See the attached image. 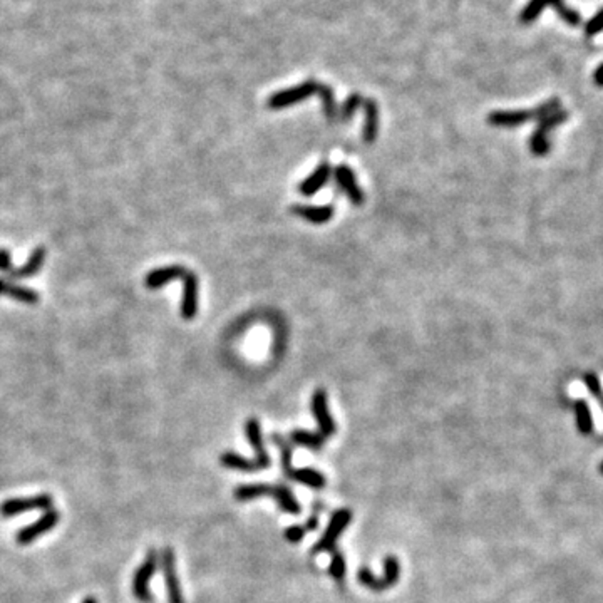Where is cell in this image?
<instances>
[{"mask_svg": "<svg viewBox=\"0 0 603 603\" xmlns=\"http://www.w3.org/2000/svg\"><path fill=\"white\" fill-rule=\"evenodd\" d=\"M312 413L315 415L319 431L317 433H307V431L295 429L290 434V444L295 446L307 447L312 451H320L325 441L337 433V424L329 413L327 393L324 389H317L312 397Z\"/></svg>", "mask_w": 603, "mask_h": 603, "instance_id": "6da1fadb", "label": "cell"}, {"mask_svg": "<svg viewBox=\"0 0 603 603\" xmlns=\"http://www.w3.org/2000/svg\"><path fill=\"white\" fill-rule=\"evenodd\" d=\"M233 496L236 501H250L268 496V498H274L276 501V504L283 513H288V515L293 516L302 513L299 501L295 499L290 488L285 486V484H242V486L236 488Z\"/></svg>", "mask_w": 603, "mask_h": 603, "instance_id": "7a4b0ae2", "label": "cell"}, {"mask_svg": "<svg viewBox=\"0 0 603 603\" xmlns=\"http://www.w3.org/2000/svg\"><path fill=\"white\" fill-rule=\"evenodd\" d=\"M401 578V563L394 555L384 558V575L376 577L367 566H362L357 572V581L361 585L367 586L372 592H386L387 588L394 586Z\"/></svg>", "mask_w": 603, "mask_h": 603, "instance_id": "3957f363", "label": "cell"}, {"mask_svg": "<svg viewBox=\"0 0 603 603\" xmlns=\"http://www.w3.org/2000/svg\"><path fill=\"white\" fill-rule=\"evenodd\" d=\"M550 6L556 10V14L568 24L570 27H577L581 24V15L577 10L570 9L563 0H529L524 6V9L520 12V22L521 24H531L533 20L540 17L541 10Z\"/></svg>", "mask_w": 603, "mask_h": 603, "instance_id": "277c9868", "label": "cell"}, {"mask_svg": "<svg viewBox=\"0 0 603 603\" xmlns=\"http://www.w3.org/2000/svg\"><path fill=\"white\" fill-rule=\"evenodd\" d=\"M158 565H160V553L156 552V548H149L146 553L144 560L140 565V568L136 570L133 577V595L141 602H151L153 600V595L149 592V584L153 580L154 573H156Z\"/></svg>", "mask_w": 603, "mask_h": 603, "instance_id": "5b68a950", "label": "cell"}, {"mask_svg": "<svg viewBox=\"0 0 603 603\" xmlns=\"http://www.w3.org/2000/svg\"><path fill=\"white\" fill-rule=\"evenodd\" d=\"M54 508V498L49 493L42 495L27 496V498H12L6 499L0 504V516L3 518H14V516L24 515L28 511H49Z\"/></svg>", "mask_w": 603, "mask_h": 603, "instance_id": "8992f818", "label": "cell"}, {"mask_svg": "<svg viewBox=\"0 0 603 603\" xmlns=\"http://www.w3.org/2000/svg\"><path fill=\"white\" fill-rule=\"evenodd\" d=\"M44 260H46V248L39 247L32 251L31 258H28L22 267L15 268L12 267L9 251L0 248V272H3V274L7 275V279L10 280L28 279V276L35 275L38 272H40V268H42Z\"/></svg>", "mask_w": 603, "mask_h": 603, "instance_id": "52a82bcc", "label": "cell"}, {"mask_svg": "<svg viewBox=\"0 0 603 603\" xmlns=\"http://www.w3.org/2000/svg\"><path fill=\"white\" fill-rule=\"evenodd\" d=\"M350 521H352V511H350L349 508H340L339 511L333 513L327 529H325L324 535H322L320 540L317 541L315 547H313L312 555L315 556L319 555V553H324V552L330 553L332 550H336L337 540H339L342 531L349 527Z\"/></svg>", "mask_w": 603, "mask_h": 603, "instance_id": "ba28073f", "label": "cell"}, {"mask_svg": "<svg viewBox=\"0 0 603 603\" xmlns=\"http://www.w3.org/2000/svg\"><path fill=\"white\" fill-rule=\"evenodd\" d=\"M317 84L319 83H317L315 79H307L302 84L295 85V88L275 92V94L268 97L267 106L270 109H274V111H276V109H283V108H288V106L299 104L304 99H307V97L315 96Z\"/></svg>", "mask_w": 603, "mask_h": 603, "instance_id": "9c48e42d", "label": "cell"}, {"mask_svg": "<svg viewBox=\"0 0 603 603\" xmlns=\"http://www.w3.org/2000/svg\"><path fill=\"white\" fill-rule=\"evenodd\" d=\"M160 565L165 575L166 590H168L170 603H185V597L181 592V584L176 570V553L171 547H165L160 553Z\"/></svg>", "mask_w": 603, "mask_h": 603, "instance_id": "30bf717a", "label": "cell"}, {"mask_svg": "<svg viewBox=\"0 0 603 603\" xmlns=\"http://www.w3.org/2000/svg\"><path fill=\"white\" fill-rule=\"evenodd\" d=\"M59 520H60V513L57 511L56 508L49 509V511H44L42 515H40V518L35 520L34 523L19 529L17 535H15V541H17V545H22V547L34 543L38 538L46 535V533L51 531V529H54L57 527V523H59Z\"/></svg>", "mask_w": 603, "mask_h": 603, "instance_id": "8fae6325", "label": "cell"}, {"mask_svg": "<svg viewBox=\"0 0 603 603\" xmlns=\"http://www.w3.org/2000/svg\"><path fill=\"white\" fill-rule=\"evenodd\" d=\"M568 119V113L566 111H556L550 116L543 117V119L538 121V126L533 133L531 140H529V149L535 156H545L550 151V142L547 140V134L552 131L553 128L560 126L561 123Z\"/></svg>", "mask_w": 603, "mask_h": 603, "instance_id": "7c38bea8", "label": "cell"}, {"mask_svg": "<svg viewBox=\"0 0 603 603\" xmlns=\"http://www.w3.org/2000/svg\"><path fill=\"white\" fill-rule=\"evenodd\" d=\"M245 434H247L248 441H250V444H251V447H254V451H255V459L251 461L254 472L270 468L272 466V458L263 446L262 426H260L258 419H255V418L248 419L247 424H245Z\"/></svg>", "mask_w": 603, "mask_h": 603, "instance_id": "4fadbf2b", "label": "cell"}, {"mask_svg": "<svg viewBox=\"0 0 603 603\" xmlns=\"http://www.w3.org/2000/svg\"><path fill=\"white\" fill-rule=\"evenodd\" d=\"M185 280V290H183V302H181V317L190 320L197 315L198 312V276L193 272L186 268L185 274L181 275Z\"/></svg>", "mask_w": 603, "mask_h": 603, "instance_id": "5bb4252c", "label": "cell"}, {"mask_svg": "<svg viewBox=\"0 0 603 603\" xmlns=\"http://www.w3.org/2000/svg\"><path fill=\"white\" fill-rule=\"evenodd\" d=\"M333 178H336L339 188L344 191L350 201H352V205L361 206L362 203H364V191L358 188L356 176H354V171L350 170L349 166H337V168L333 170Z\"/></svg>", "mask_w": 603, "mask_h": 603, "instance_id": "9a60e30c", "label": "cell"}, {"mask_svg": "<svg viewBox=\"0 0 603 603\" xmlns=\"http://www.w3.org/2000/svg\"><path fill=\"white\" fill-rule=\"evenodd\" d=\"M538 119L536 109L531 111H523V109H516V111H493L488 116V123L496 128H516L529 121Z\"/></svg>", "mask_w": 603, "mask_h": 603, "instance_id": "2e32d148", "label": "cell"}, {"mask_svg": "<svg viewBox=\"0 0 603 603\" xmlns=\"http://www.w3.org/2000/svg\"><path fill=\"white\" fill-rule=\"evenodd\" d=\"M185 270L186 268L181 267V265H170V267L156 268V270L149 272V274L146 275L144 285L151 288V290H156V288L165 287L171 280L179 279V276L185 274Z\"/></svg>", "mask_w": 603, "mask_h": 603, "instance_id": "e0dca14e", "label": "cell"}, {"mask_svg": "<svg viewBox=\"0 0 603 603\" xmlns=\"http://www.w3.org/2000/svg\"><path fill=\"white\" fill-rule=\"evenodd\" d=\"M330 173H332V170H330L329 163L327 161L320 163L319 168L313 171V173L307 179H304V181L300 183V186H299L300 193L304 195V197H312V195H315L317 191H319L322 186H324L325 183L329 181Z\"/></svg>", "mask_w": 603, "mask_h": 603, "instance_id": "ac0fdd59", "label": "cell"}, {"mask_svg": "<svg viewBox=\"0 0 603 603\" xmlns=\"http://www.w3.org/2000/svg\"><path fill=\"white\" fill-rule=\"evenodd\" d=\"M293 213L297 217L304 218L305 222L313 223V225H324L332 220L333 217V208L330 205L325 206H293Z\"/></svg>", "mask_w": 603, "mask_h": 603, "instance_id": "d6986e66", "label": "cell"}, {"mask_svg": "<svg viewBox=\"0 0 603 603\" xmlns=\"http://www.w3.org/2000/svg\"><path fill=\"white\" fill-rule=\"evenodd\" d=\"M362 109L365 111V124H364V133H362V138H364V141L367 142V144H370V142L376 141V138H377L379 108H377L376 101L365 97Z\"/></svg>", "mask_w": 603, "mask_h": 603, "instance_id": "ffe728a7", "label": "cell"}, {"mask_svg": "<svg viewBox=\"0 0 603 603\" xmlns=\"http://www.w3.org/2000/svg\"><path fill=\"white\" fill-rule=\"evenodd\" d=\"M288 479L299 481V483L304 484V486L312 488V490H324L325 484H327L325 476L322 474L320 471L313 470V468H299V470L293 468Z\"/></svg>", "mask_w": 603, "mask_h": 603, "instance_id": "44dd1931", "label": "cell"}, {"mask_svg": "<svg viewBox=\"0 0 603 603\" xmlns=\"http://www.w3.org/2000/svg\"><path fill=\"white\" fill-rule=\"evenodd\" d=\"M0 295L12 297V299L19 302H26V304H38L39 302V293L32 288L20 287V285L10 283L9 280L0 279Z\"/></svg>", "mask_w": 603, "mask_h": 603, "instance_id": "7402d4cb", "label": "cell"}, {"mask_svg": "<svg viewBox=\"0 0 603 603\" xmlns=\"http://www.w3.org/2000/svg\"><path fill=\"white\" fill-rule=\"evenodd\" d=\"M317 96L322 99V108H324V114L327 117V121L333 123L336 119H339V106L336 103V94H333L332 88L327 84H317Z\"/></svg>", "mask_w": 603, "mask_h": 603, "instance_id": "603a6c76", "label": "cell"}, {"mask_svg": "<svg viewBox=\"0 0 603 603\" xmlns=\"http://www.w3.org/2000/svg\"><path fill=\"white\" fill-rule=\"evenodd\" d=\"M272 441L276 447L280 449V464H282V471L283 474L290 476V472L293 471L292 466V444L287 441V439L282 438L280 434H272Z\"/></svg>", "mask_w": 603, "mask_h": 603, "instance_id": "cb8c5ba5", "label": "cell"}, {"mask_svg": "<svg viewBox=\"0 0 603 603\" xmlns=\"http://www.w3.org/2000/svg\"><path fill=\"white\" fill-rule=\"evenodd\" d=\"M575 414H577V424L581 434L588 436L593 433V418L590 413V407L584 399L575 402Z\"/></svg>", "mask_w": 603, "mask_h": 603, "instance_id": "d4e9b609", "label": "cell"}, {"mask_svg": "<svg viewBox=\"0 0 603 603\" xmlns=\"http://www.w3.org/2000/svg\"><path fill=\"white\" fill-rule=\"evenodd\" d=\"M364 101H365V97L358 94V92H354V94H350L347 99H345V103L342 104V108H339V121H342V123L349 121L350 117L354 116V113H356L358 108H362V106H364Z\"/></svg>", "mask_w": 603, "mask_h": 603, "instance_id": "484cf974", "label": "cell"}, {"mask_svg": "<svg viewBox=\"0 0 603 603\" xmlns=\"http://www.w3.org/2000/svg\"><path fill=\"white\" fill-rule=\"evenodd\" d=\"M330 553H332V561H330V566H329L330 577H332L336 581H342L345 577V572H347L345 558L340 552H337V550H332Z\"/></svg>", "mask_w": 603, "mask_h": 603, "instance_id": "4316f807", "label": "cell"}, {"mask_svg": "<svg viewBox=\"0 0 603 603\" xmlns=\"http://www.w3.org/2000/svg\"><path fill=\"white\" fill-rule=\"evenodd\" d=\"M603 31V9H600L597 12V14L593 15L592 19L586 22L585 26V35L586 38H593V35H597L598 32Z\"/></svg>", "mask_w": 603, "mask_h": 603, "instance_id": "83f0119b", "label": "cell"}, {"mask_svg": "<svg viewBox=\"0 0 603 603\" xmlns=\"http://www.w3.org/2000/svg\"><path fill=\"white\" fill-rule=\"evenodd\" d=\"M305 528L300 527V524H293V527H288L285 529V540L288 541V543H300L302 540H304L305 536Z\"/></svg>", "mask_w": 603, "mask_h": 603, "instance_id": "f1b7e54d", "label": "cell"}, {"mask_svg": "<svg viewBox=\"0 0 603 603\" xmlns=\"http://www.w3.org/2000/svg\"><path fill=\"white\" fill-rule=\"evenodd\" d=\"M584 382L586 386V389L590 390V393L593 394V396L600 397L602 396V387H600V381H598V377L595 376L593 372H588L584 376Z\"/></svg>", "mask_w": 603, "mask_h": 603, "instance_id": "f546056e", "label": "cell"}, {"mask_svg": "<svg viewBox=\"0 0 603 603\" xmlns=\"http://www.w3.org/2000/svg\"><path fill=\"white\" fill-rule=\"evenodd\" d=\"M319 513H320V509L315 508V511L312 513L311 518L307 520V524L304 527L305 531H313V529H317V527H319Z\"/></svg>", "mask_w": 603, "mask_h": 603, "instance_id": "4dcf8cb0", "label": "cell"}, {"mask_svg": "<svg viewBox=\"0 0 603 603\" xmlns=\"http://www.w3.org/2000/svg\"><path fill=\"white\" fill-rule=\"evenodd\" d=\"M593 81H595V84L598 85V88H603V63L597 69H595Z\"/></svg>", "mask_w": 603, "mask_h": 603, "instance_id": "1f68e13d", "label": "cell"}, {"mask_svg": "<svg viewBox=\"0 0 603 603\" xmlns=\"http://www.w3.org/2000/svg\"><path fill=\"white\" fill-rule=\"evenodd\" d=\"M83 603H97V598L96 597H85Z\"/></svg>", "mask_w": 603, "mask_h": 603, "instance_id": "d6a6232c", "label": "cell"}, {"mask_svg": "<svg viewBox=\"0 0 603 603\" xmlns=\"http://www.w3.org/2000/svg\"><path fill=\"white\" fill-rule=\"evenodd\" d=\"M600 472H602V474H603V463L600 464Z\"/></svg>", "mask_w": 603, "mask_h": 603, "instance_id": "836d02e7", "label": "cell"}]
</instances>
